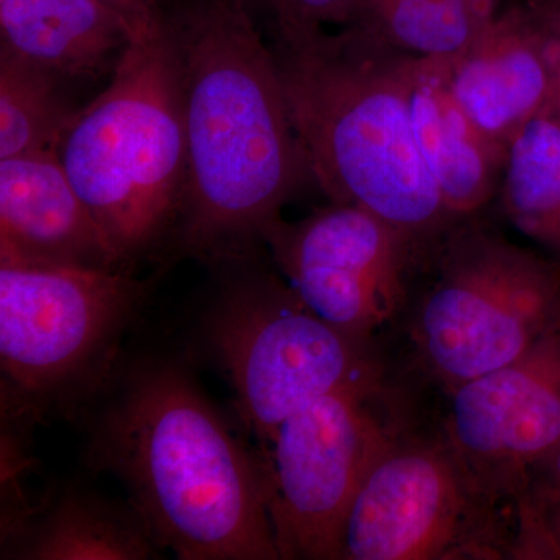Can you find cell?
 Returning a JSON list of instances; mask_svg holds the SVG:
<instances>
[{
  "mask_svg": "<svg viewBox=\"0 0 560 560\" xmlns=\"http://www.w3.org/2000/svg\"><path fill=\"white\" fill-rule=\"evenodd\" d=\"M183 73L187 173L175 224L184 253L238 264L312 178L270 40L242 0L165 10Z\"/></svg>",
  "mask_w": 560,
  "mask_h": 560,
  "instance_id": "cell-1",
  "label": "cell"
},
{
  "mask_svg": "<svg viewBox=\"0 0 560 560\" xmlns=\"http://www.w3.org/2000/svg\"><path fill=\"white\" fill-rule=\"evenodd\" d=\"M91 459L124 482L154 539L179 559H280L260 460L178 364L132 368L98 419Z\"/></svg>",
  "mask_w": 560,
  "mask_h": 560,
  "instance_id": "cell-2",
  "label": "cell"
},
{
  "mask_svg": "<svg viewBox=\"0 0 560 560\" xmlns=\"http://www.w3.org/2000/svg\"><path fill=\"white\" fill-rule=\"evenodd\" d=\"M271 47L312 178L430 253L456 221L412 128L416 57L357 25Z\"/></svg>",
  "mask_w": 560,
  "mask_h": 560,
  "instance_id": "cell-3",
  "label": "cell"
},
{
  "mask_svg": "<svg viewBox=\"0 0 560 560\" xmlns=\"http://www.w3.org/2000/svg\"><path fill=\"white\" fill-rule=\"evenodd\" d=\"M120 267L175 230L187 173L183 73L165 13L136 33L108 88L77 110L57 149Z\"/></svg>",
  "mask_w": 560,
  "mask_h": 560,
  "instance_id": "cell-4",
  "label": "cell"
},
{
  "mask_svg": "<svg viewBox=\"0 0 560 560\" xmlns=\"http://www.w3.org/2000/svg\"><path fill=\"white\" fill-rule=\"evenodd\" d=\"M411 305L416 370L445 394L517 360L560 329V264L523 248L477 217L431 249Z\"/></svg>",
  "mask_w": 560,
  "mask_h": 560,
  "instance_id": "cell-5",
  "label": "cell"
},
{
  "mask_svg": "<svg viewBox=\"0 0 560 560\" xmlns=\"http://www.w3.org/2000/svg\"><path fill=\"white\" fill-rule=\"evenodd\" d=\"M385 364L283 420L260 456L280 559L340 560L350 504L375 460L412 427Z\"/></svg>",
  "mask_w": 560,
  "mask_h": 560,
  "instance_id": "cell-6",
  "label": "cell"
},
{
  "mask_svg": "<svg viewBox=\"0 0 560 560\" xmlns=\"http://www.w3.org/2000/svg\"><path fill=\"white\" fill-rule=\"evenodd\" d=\"M208 340L261 447L291 415L382 363L372 341L342 334L282 276L248 265L213 302Z\"/></svg>",
  "mask_w": 560,
  "mask_h": 560,
  "instance_id": "cell-7",
  "label": "cell"
},
{
  "mask_svg": "<svg viewBox=\"0 0 560 560\" xmlns=\"http://www.w3.org/2000/svg\"><path fill=\"white\" fill-rule=\"evenodd\" d=\"M143 296L131 268L0 265V366L10 396L43 411L106 381Z\"/></svg>",
  "mask_w": 560,
  "mask_h": 560,
  "instance_id": "cell-8",
  "label": "cell"
},
{
  "mask_svg": "<svg viewBox=\"0 0 560 560\" xmlns=\"http://www.w3.org/2000/svg\"><path fill=\"white\" fill-rule=\"evenodd\" d=\"M511 537L510 512L482 492L442 430L412 425L361 482L340 560L508 559Z\"/></svg>",
  "mask_w": 560,
  "mask_h": 560,
  "instance_id": "cell-9",
  "label": "cell"
},
{
  "mask_svg": "<svg viewBox=\"0 0 560 560\" xmlns=\"http://www.w3.org/2000/svg\"><path fill=\"white\" fill-rule=\"evenodd\" d=\"M264 245L298 298L342 334L372 341L404 315L430 253L360 206L331 202L272 221Z\"/></svg>",
  "mask_w": 560,
  "mask_h": 560,
  "instance_id": "cell-10",
  "label": "cell"
},
{
  "mask_svg": "<svg viewBox=\"0 0 560 560\" xmlns=\"http://www.w3.org/2000/svg\"><path fill=\"white\" fill-rule=\"evenodd\" d=\"M442 433L500 508L560 444V329L528 352L447 393Z\"/></svg>",
  "mask_w": 560,
  "mask_h": 560,
  "instance_id": "cell-11",
  "label": "cell"
},
{
  "mask_svg": "<svg viewBox=\"0 0 560 560\" xmlns=\"http://www.w3.org/2000/svg\"><path fill=\"white\" fill-rule=\"evenodd\" d=\"M556 32L534 0L510 3L466 50L448 62V77L471 119L510 145L547 109Z\"/></svg>",
  "mask_w": 560,
  "mask_h": 560,
  "instance_id": "cell-12",
  "label": "cell"
},
{
  "mask_svg": "<svg viewBox=\"0 0 560 560\" xmlns=\"http://www.w3.org/2000/svg\"><path fill=\"white\" fill-rule=\"evenodd\" d=\"M0 265L124 268L57 151L0 160Z\"/></svg>",
  "mask_w": 560,
  "mask_h": 560,
  "instance_id": "cell-13",
  "label": "cell"
},
{
  "mask_svg": "<svg viewBox=\"0 0 560 560\" xmlns=\"http://www.w3.org/2000/svg\"><path fill=\"white\" fill-rule=\"evenodd\" d=\"M410 108L420 153L452 219L458 223L477 217L499 194L508 147L460 105L447 60L416 58Z\"/></svg>",
  "mask_w": 560,
  "mask_h": 560,
  "instance_id": "cell-14",
  "label": "cell"
},
{
  "mask_svg": "<svg viewBox=\"0 0 560 560\" xmlns=\"http://www.w3.org/2000/svg\"><path fill=\"white\" fill-rule=\"evenodd\" d=\"M135 35L102 0H0V54L61 81L101 75Z\"/></svg>",
  "mask_w": 560,
  "mask_h": 560,
  "instance_id": "cell-15",
  "label": "cell"
},
{
  "mask_svg": "<svg viewBox=\"0 0 560 560\" xmlns=\"http://www.w3.org/2000/svg\"><path fill=\"white\" fill-rule=\"evenodd\" d=\"M16 558L136 560L161 547L135 508L68 490L21 537Z\"/></svg>",
  "mask_w": 560,
  "mask_h": 560,
  "instance_id": "cell-16",
  "label": "cell"
},
{
  "mask_svg": "<svg viewBox=\"0 0 560 560\" xmlns=\"http://www.w3.org/2000/svg\"><path fill=\"white\" fill-rule=\"evenodd\" d=\"M508 5V0H355L348 25L411 57L453 60Z\"/></svg>",
  "mask_w": 560,
  "mask_h": 560,
  "instance_id": "cell-17",
  "label": "cell"
},
{
  "mask_svg": "<svg viewBox=\"0 0 560 560\" xmlns=\"http://www.w3.org/2000/svg\"><path fill=\"white\" fill-rule=\"evenodd\" d=\"M499 194L512 226L560 264V121L550 109L512 138Z\"/></svg>",
  "mask_w": 560,
  "mask_h": 560,
  "instance_id": "cell-18",
  "label": "cell"
},
{
  "mask_svg": "<svg viewBox=\"0 0 560 560\" xmlns=\"http://www.w3.org/2000/svg\"><path fill=\"white\" fill-rule=\"evenodd\" d=\"M61 83L0 54V160L57 151L77 114Z\"/></svg>",
  "mask_w": 560,
  "mask_h": 560,
  "instance_id": "cell-19",
  "label": "cell"
},
{
  "mask_svg": "<svg viewBox=\"0 0 560 560\" xmlns=\"http://www.w3.org/2000/svg\"><path fill=\"white\" fill-rule=\"evenodd\" d=\"M508 559L560 560V444L530 469L512 503Z\"/></svg>",
  "mask_w": 560,
  "mask_h": 560,
  "instance_id": "cell-20",
  "label": "cell"
},
{
  "mask_svg": "<svg viewBox=\"0 0 560 560\" xmlns=\"http://www.w3.org/2000/svg\"><path fill=\"white\" fill-rule=\"evenodd\" d=\"M270 44L293 43L345 27L355 0H242Z\"/></svg>",
  "mask_w": 560,
  "mask_h": 560,
  "instance_id": "cell-21",
  "label": "cell"
},
{
  "mask_svg": "<svg viewBox=\"0 0 560 560\" xmlns=\"http://www.w3.org/2000/svg\"><path fill=\"white\" fill-rule=\"evenodd\" d=\"M127 18L136 33L154 24L176 0H102Z\"/></svg>",
  "mask_w": 560,
  "mask_h": 560,
  "instance_id": "cell-22",
  "label": "cell"
},
{
  "mask_svg": "<svg viewBox=\"0 0 560 560\" xmlns=\"http://www.w3.org/2000/svg\"><path fill=\"white\" fill-rule=\"evenodd\" d=\"M550 20V18H548ZM552 24V22H551ZM555 27V25H552ZM556 39L555 49H552V86L550 102L547 108L555 114L556 119L560 121V32L555 27Z\"/></svg>",
  "mask_w": 560,
  "mask_h": 560,
  "instance_id": "cell-23",
  "label": "cell"
},
{
  "mask_svg": "<svg viewBox=\"0 0 560 560\" xmlns=\"http://www.w3.org/2000/svg\"><path fill=\"white\" fill-rule=\"evenodd\" d=\"M560 32V0H534Z\"/></svg>",
  "mask_w": 560,
  "mask_h": 560,
  "instance_id": "cell-24",
  "label": "cell"
}]
</instances>
